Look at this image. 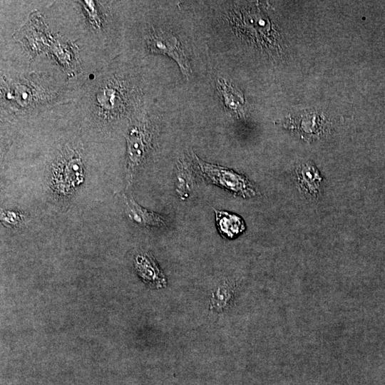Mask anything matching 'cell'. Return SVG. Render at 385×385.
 <instances>
[{
	"label": "cell",
	"mask_w": 385,
	"mask_h": 385,
	"mask_svg": "<svg viewBox=\"0 0 385 385\" xmlns=\"http://www.w3.org/2000/svg\"><path fill=\"white\" fill-rule=\"evenodd\" d=\"M201 175L209 183L243 198L258 195L256 186L244 175L215 164L206 163L194 155Z\"/></svg>",
	"instance_id": "cell-1"
},
{
	"label": "cell",
	"mask_w": 385,
	"mask_h": 385,
	"mask_svg": "<svg viewBox=\"0 0 385 385\" xmlns=\"http://www.w3.org/2000/svg\"><path fill=\"white\" fill-rule=\"evenodd\" d=\"M147 45L151 52L171 57L185 76H190L192 70L185 51L178 38L172 33L165 30L155 31L148 36Z\"/></svg>",
	"instance_id": "cell-2"
},
{
	"label": "cell",
	"mask_w": 385,
	"mask_h": 385,
	"mask_svg": "<svg viewBox=\"0 0 385 385\" xmlns=\"http://www.w3.org/2000/svg\"><path fill=\"white\" fill-rule=\"evenodd\" d=\"M83 181V169L81 159L71 157L63 160L53 178L55 189L61 194L70 193Z\"/></svg>",
	"instance_id": "cell-3"
},
{
	"label": "cell",
	"mask_w": 385,
	"mask_h": 385,
	"mask_svg": "<svg viewBox=\"0 0 385 385\" xmlns=\"http://www.w3.org/2000/svg\"><path fill=\"white\" fill-rule=\"evenodd\" d=\"M297 183L304 195L312 200L321 195L323 178L317 168L309 162L299 164L295 169Z\"/></svg>",
	"instance_id": "cell-4"
},
{
	"label": "cell",
	"mask_w": 385,
	"mask_h": 385,
	"mask_svg": "<svg viewBox=\"0 0 385 385\" xmlns=\"http://www.w3.org/2000/svg\"><path fill=\"white\" fill-rule=\"evenodd\" d=\"M128 142V179L133 178L135 168L140 164L147 148V135L140 127L132 128L127 134Z\"/></svg>",
	"instance_id": "cell-5"
},
{
	"label": "cell",
	"mask_w": 385,
	"mask_h": 385,
	"mask_svg": "<svg viewBox=\"0 0 385 385\" xmlns=\"http://www.w3.org/2000/svg\"><path fill=\"white\" fill-rule=\"evenodd\" d=\"M134 265L138 275L146 284L158 288L165 286V277L151 255L138 254L134 260Z\"/></svg>",
	"instance_id": "cell-6"
},
{
	"label": "cell",
	"mask_w": 385,
	"mask_h": 385,
	"mask_svg": "<svg viewBox=\"0 0 385 385\" xmlns=\"http://www.w3.org/2000/svg\"><path fill=\"white\" fill-rule=\"evenodd\" d=\"M214 211L217 227L222 237L233 239L245 230V222L240 216L227 211L216 209Z\"/></svg>",
	"instance_id": "cell-7"
},
{
	"label": "cell",
	"mask_w": 385,
	"mask_h": 385,
	"mask_svg": "<svg viewBox=\"0 0 385 385\" xmlns=\"http://www.w3.org/2000/svg\"><path fill=\"white\" fill-rule=\"evenodd\" d=\"M126 205L129 217L139 225L157 227L167 225L168 220L163 216L142 207L131 198L126 199Z\"/></svg>",
	"instance_id": "cell-8"
},
{
	"label": "cell",
	"mask_w": 385,
	"mask_h": 385,
	"mask_svg": "<svg viewBox=\"0 0 385 385\" xmlns=\"http://www.w3.org/2000/svg\"><path fill=\"white\" fill-rule=\"evenodd\" d=\"M217 88L222 93L225 104L234 113L240 114L242 111L244 98L242 93L224 78H219Z\"/></svg>",
	"instance_id": "cell-9"
}]
</instances>
